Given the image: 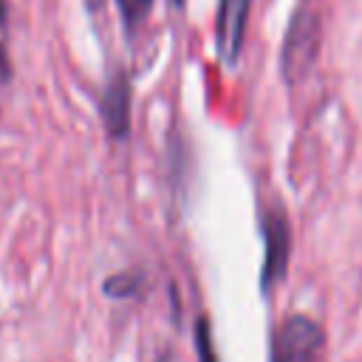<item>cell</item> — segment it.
<instances>
[{"instance_id":"obj_4","label":"cell","mask_w":362,"mask_h":362,"mask_svg":"<svg viewBox=\"0 0 362 362\" xmlns=\"http://www.w3.org/2000/svg\"><path fill=\"white\" fill-rule=\"evenodd\" d=\"M249 6H252V0H221V6H218L215 45H218V57L223 65H235V59L243 48Z\"/></svg>"},{"instance_id":"obj_2","label":"cell","mask_w":362,"mask_h":362,"mask_svg":"<svg viewBox=\"0 0 362 362\" xmlns=\"http://www.w3.org/2000/svg\"><path fill=\"white\" fill-rule=\"evenodd\" d=\"M263 240H266V255H263L260 286H263V291H269L277 280H283L286 266H288V249H291L288 221L280 206H272L263 215Z\"/></svg>"},{"instance_id":"obj_7","label":"cell","mask_w":362,"mask_h":362,"mask_svg":"<svg viewBox=\"0 0 362 362\" xmlns=\"http://www.w3.org/2000/svg\"><path fill=\"white\" fill-rule=\"evenodd\" d=\"M195 345H198V359L201 362H215V354H212V339H209V322L201 317L198 325H195Z\"/></svg>"},{"instance_id":"obj_10","label":"cell","mask_w":362,"mask_h":362,"mask_svg":"<svg viewBox=\"0 0 362 362\" xmlns=\"http://www.w3.org/2000/svg\"><path fill=\"white\" fill-rule=\"evenodd\" d=\"M170 3H173L175 8H181V6H184V0H170Z\"/></svg>"},{"instance_id":"obj_9","label":"cell","mask_w":362,"mask_h":362,"mask_svg":"<svg viewBox=\"0 0 362 362\" xmlns=\"http://www.w3.org/2000/svg\"><path fill=\"white\" fill-rule=\"evenodd\" d=\"M0 23H3V6H0ZM6 76H8V62H6V51L0 45V82H6Z\"/></svg>"},{"instance_id":"obj_1","label":"cell","mask_w":362,"mask_h":362,"mask_svg":"<svg viewBox=\"0 0 362 362\" xmlns=\"http://www.w3.org/2000/svg\"><path fill=\"white\" fill-rule=\"evenodd\" d=\"M320 54V14L314 11V6L308 0H300V6L291 14L286 40H283V51H280V65H283V76L288 82L303 79L314 59Z\"/></svg>"},{"instance_id":"obj_6","label":"cell","mask_w":362,"mask_h":362,"mask_svg":"<svg viewBox=\"0 0 362 362\" xmlns=\"http://www.w3.org/2000/svg\"><path fill=\"white\" fill-rule=\"evenodd\" d=\"M116 3H119L122 20H124L127 28H136L147 17V11L153 8V0H116Z\"/></svg>"},{"instance_id":"obj_5","label":"cell","mask_w":362,"mask_h":362,"mask_svg":"<svg viewBox=\"0 0 362 362\" xmlns=\"http://www.w3.org/2000/svg\"><path fill=\"white\" fill-rule=\"evenodd\" d=\"M127 107H130V93H127V82L124 79H116L107 85V93H105V122L110 127V133L116 139H122L127 133Z\"/></svg>"},{"instance_id":"obj_3","label":"cell","mask_w":362,"mask_h":362,"mask_svg":"<svg viewBox=\"0 0 362 362\" xmlns=\"http://www.w3.org/2000/svg\"><path fill=\"white\" fill-rule=\"evenodd\" d=\"M322 342V331L314 320L294 314L283 322L274 339V359L272 362H308Z\"/></svg>"},{"instance_id":"obj_8","label":"cell","mask_w":362,"mask_h":362,"mask_svg":"<svg viewBox=\"0 0 362 362\" xmlns=\"http://www.w3.org/2000/svg\"><path fill=\"white\" fill-rule=\"evenodd\" d=\"M107 294H113V297H130L133 291H136V274H116V277H110L107 280Z\"/></svg>"}]
</instances>
